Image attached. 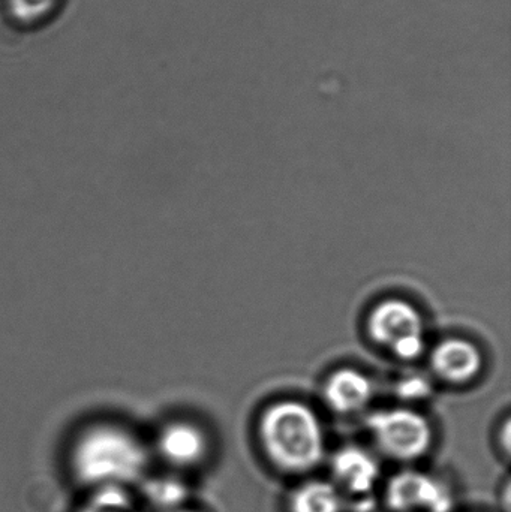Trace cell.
I'll use <instances>...</instances> for the list:
<instances>
[{"instance_id":"2","label":"cell","mask_w":511,"mask_h":512,"mask_svg":"<svg viewBox=\"0 0 511 512\" xmlns=\"http://www.w3.org/2000/svg\"><path fill=\"white\" fill-rule=\"evenodd\" d=\"M264 453L285 474L314 471L326 456L323 427L315 412L300 402L270 406L260 423Z\"/></svg>"},{"instance_id":"11","label":"cell","mask_w":511,"mask_h":512,"mask_svg":"<svg viewBox=\"0 0 511 512\" xmlns=\"http://www.w3.org/2000/svg\"><path fill=\"white\" fill-rule=\"evenodd\" d=\"M78 512H138L134 499L123 487L96 489L92 498Z\"/></svg>"},{"instance_id":"9","label":"cell","mask_w":511,"mask_h":512,"mask_svg":"<svg viewBox=\"0 0 511 512\" xmlns=\"http://www.w3.org/2000/svg\"><path fill=\"white\" fill-rule=\"evenodd\" d=\"M374 394L368 376L356 370L344 369L333 373L324 388L327 405L338 414H354L362 411Z\"/></svg>"},{"instance_id":"10","label":"cell","mask_w":511,"mask_h":512,"mask_svg":"<svg viewBox=\"0 0 511 512\" xmlns=\"http://www.w3.org/2000/svg\"><path fill=\"white\" fill-rule=\"evenodd\" d=\"M290 512H344V499L329 481H306L291 493Z\"/></svg>"},{"instance_id":"3","label":"cell","mask_w":511,"mask_h":512,"mask_svg":"<svg viewBox=\"0 0 511 512\" xmlns=\"http://www.w3.org/2000/svg\"><path fill=\"white\" fill-rule=\"evenodd\" d=\"M366 426L381 453L396 462H416L431 450L434 439L431 424L411 409L375 412L366 421Z\"/></svg>"},{"instance_id":"4","label":"cell","mask_w":511,"mask_h":512,"mask_svg":"<svg viewBox=\"0 0 511 512\" xmlns=\"http://www.w3.org/2000/svg\"><path fill=\"white\" fill-rule=\"evenodd\" d=\"M393 512H450L453 495L440 478L416 469H405L390 478L384 492Z\"/></svg>"},{"instance_id":"6","label":"cell","mask_w":511,"mask_h":512,"mask_svg":"<svg viewBox=\"0 0 511 512\" xmlns=\"http://www.w3.org/2000/svg\"><path fill=\"white\" fill-rule=\"evenodd\" d=\"M369 334L375 342L392 349L396 343L423 333V319L411 304L387 300L378 304L369 316Z\"/></svg>"},{"instance_id":"12","label":"cell","mask_w":511,"mask_h":512,"mask_svg":"<svg viewBox=\"0 0 511 512\" xmlns=\"http://www.w3.org/2000/svg\"><path fill=\"white\" fill-rule=\"evenodd\" d=\"M147 498L167 512L179 510L188 496V490L179 481L159 480L146 489Z\"/></svg>"},{"instance_id":"1","label":"cell","mask_w":511,"mask_h":512,"mask_svg":"<svg viewBox=\"0 0 511 512\" xmlns=\"http://www.w3.org/2000/svg\"><path fill=\"white\" fill-rule=\"evenodd\" d=\"M146 448L134 433L116 424H96L81 433L71 453L75 478L93 489L137 483L146 472Z\"/></svg>"},{"instance_id":"16","label":"cell","mask_w":511,"mask_h":512,"mask_svg":"<svg viewBox=\"0 0 511 512\" xmlns=\"http://www.w3.org/2000/svg\"><path fill=\"white\" fill-rule=\"evenodd\" d=\"M510 421H506V426H504V433H503V448L504 453L509 454L510 453Z\"/></svg>"},{"instance_id":"13","label":"cell","mask_w":511,"mask_h":512,"mask_svg":"<svg viewBox=\"0 0 511 512\" xmlns=\"http://www.w3.org/2000/svg\"><path fill=\"white\" fill-rule=\"evenodd\" d=\"M54 2L56 0H9V8L18 20L32 21L47 14Z\"/></svg>"},{"instance_id":"14","label":"cell","mask_w":511,"mask_h":512,"mask_svg":"<svg viewBox=\"0 0 511 512\" xmlns=\"http://www.w3.org/2000/svg\"><path fill=\"white\" fill-rule=\"evenodd\" d=\"M431 384L423 376H407L398 385V394L402 399L414 400L423 399L431 393Z\"/></svg>"},{"instance_id":"8","label":"cell","mask_w":511,"mask_h":512,"mask_svg":"<svg viewBox=\"0 0 511 512\" xmlns=\"http://www.w3.org/2000/svg\"><path fill=\"white\" fill-rule=\"evenodd\" d=\"M432 369L444 381L462 384L470 381L482 369V354L467 340L450 339L432 352Z\"/></svg>"},{"instance_id":"17","label":"cell","mask_w":511,"mask_h":512,"mask_svg":"<svg viewBox=\"0 0 511 512\" xmlns=\"http://www.w3.org/2000/svg\"><path fill=\"white\" fill-rule=\"evenodd\" d=\"M170 512H197V511H192V510H182V508H179V510H174V511H170Z\"/></svg>"},{"instance_id":"7","label":"cell","mask_w":511,"mask_h":512,"mask_svg":"<svg viewBox=\"0 0 511 512\" xmlns=\"http://www.w3.org/2000/svg\"><path fill=\"white\" fill-rule=\"evenodd\" d=\"M207 447L203 430L186 421L168 424L158 436L159 454L165 462L177 468H189L203 462Z\"/></svg>"},{"instance_id":"15","label":"cell","mask_w":511,"mask_h":512,"mask_svg":"<svg viewBox=\"0 0 511 512\" xmlns=\"http://www.w3.org/2000/svg\"><path fill=\"white\" fill-rule=\"evenodd\" d=\"M425 334H416V336L407 337L393 346L392 351L395 352L396 357L402 360H416L425 351Z\"/></svg>"},{"instance_id":"5","label":"cell","mask_w":511,"mask_h":512,"mask_svg":"<svg viewBox=\"0 0 511 512\" xmlns=\"http://www.w3.org/2000/svg\"><path fill=\"white\" fill-rule=\"evenodd\" d=\"M336 489L351 496H368L380 480V466L362 447L348 445L336 451L330 463Z\"/></svg>"}]
</instances>
